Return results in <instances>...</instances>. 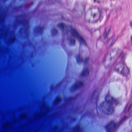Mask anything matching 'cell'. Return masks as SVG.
<instances>
[{
    "label": "cell",
    "instance_id": "1",
    "mask_svg": "<svg viewBox=\"0 0 132 132\" xmlns=\"http://www.w3.org/2000/svg\"><path fill=\"white\" fill-rule=\"evenodd\" d=\"M100 11L99 9L96 7H92L86 13L85 20L87 23H95L97 22L100 17Z\"/></svg>",
    "mask_w": 132,
    "mask_h": 132
},
{
    "label": "cell",
    "instance_id": "2",
    "mask_svg": "<svg viewBox=\"0 0 132 132\" xmlns=\"http://www.w3.org/2000/svg\"><path fill=\"white\" fill-rule=\"evenodd\" d=\"M114 102L112 98H108L100 106V110L105 115H110L114 110Z\"/></svg>",
    "mask_w": 132,
    "mask_h": 132
},
{
    "label": "cell",
    "instance_id": "3",
    "mask_svg": "<svg viewBox=\"0 0 132 132\" xmlns=\"http://www.w3.org/2000/svg\"><path fill=\"white\" fill-rule=\"evenodd\" d=\"M119 52V49L117 48H115L112 49L108 54L105 61L104 65L105 67H108L112 62L113 60L116 57Z\"/></svg>",
    "mask_w": 132,
    "mask_h": 132
},
{
    "label": "cell",
    "instance_id": "4",
    "mask_svg": "<svg viewBox=\"0 0 132 132\" xmlns=\"http://www.w3.org/2000/svg\"><path fill=\"white\" fill-rule=\"evenodd\" d=\"M115 71L123 76L128 75L129 73V70L127 67L122 63H119L115 67Z\"/></svg>",
    "mask_w": 132,
    "mask_h": 132
},
{
    "label": "cell",
    "instance_id": "5",
    "mask_svg": "<svg viewBox=\"0 0 132 132\" xmlns=\"http://www.w3.org/2000/svg\"><path fill=\"white\" fill-rule=\"evenodd\" d=\"M83 85V82L82 81L77 82L76 83H75L74 84V85L72 86V89L73 90H77L79 88L81 87Z\"/></svg>",
    "mask_w": 132,
    "mask_h": 132
},
{
    "label": "cell",
    "instance_id": "6",
    "mask_svg": "<svg viewBox=\"0 0 132 132\" xmlns=\"http://www.w3.org/2000/svg\"><path fill=\"white\" fill-rule=\"evenodd\" d=\"M115 126H116L114 123H110L107 126V128H106L107 132H112L115 128Z\"/></svg>",
    "mask_w": 132,
    "mask_h": 132
},
{
    "label": "cell",
    "instance_id": "7",
    "mask_svg": "<svg viewBox=\"0 0 132 132\" xmlns=\"http://www.w3.org/2000/svg\"><path fill=\"white\" fill-rule=\"evenodd\" d=\"M89 70L88 68L85 69L81 73V76L83 77H87L89 74Z\"/></svg>",
    "mask_w": 132,
    "mask_h": 132
}]
</instances>
